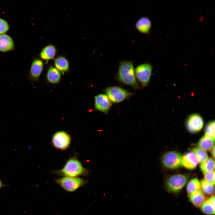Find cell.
I'll list each match as a JSON object with an SVG mask.
<instances>
[{"mask_svg": "<svg viewBox=\"0 0 215 215\" xmlns=\"http://www.w3.org/2000/svg\"><path fill=\"white\" fill-rule=\"evenodd\" d=\"M189 197L191 202L197 207H201L205 201V197L200 189L192 193Z\"/></svg>", "mask_w": 215, "mask_h": 215, "instance_id": "17", "label": "cell"}, {"mask_svg": "<svg viewBox=\"0 0 215 215\" xmlns=\"http://www.w3.org/2000/svg\"><path fill=\"white\" fill-rule=\"evenodd\" d=\"M61 77V72L56 67L51 66L48 68L46 78L49 82L52 84H57L60 82Z\"/></svg>", "mask_w": 215, "mask_h": 215, "instance_id": "15", "label": "cell"}, {"mask_svg": "<svg viewBox=\"0 0 215 215\" xmlns=\"http://www.w3.org/2000/svg\"><path fill=\"white\" fill-rule=\"evenodd\" d=\"M71 141V137L69 134L64 131H60L54 134L51 142L55 148L63 150L69 147Z\"/></svg>", "mask_w": 215, "mask_h": 215, "instance_id": "7", "label": "cell"}, {"mask_svg": "<svg viewBox=\"0 0 215 215\" xmlns=\"http://www.w3.org/2000/svg\"><path fill=\"white\" fill-rule=\"evenodd\" d=\"M9 29L8 22L4 19L0 18V35L5 33Z\"/></svg>", "mask_w": 215, "mask_h": 215, "instance_id": "26", "label": "cell"}, {"mask_svg": "<svg viewBox=\"0 0 215 215\" xmlns=\"http://www.w3.org/2000/svg\"><path fill=\"white\" fill-rule=\"evenodd\" d=\"M198 163V159L192 151L188 152L182 156L181 165L188 170H193L197 166Z\"/></svg>", "mask_w": 215, "mask_h": 215, "instance_id": "11", "label": "cell"}, {"mask_svg": "<svg viewBox=\"0 0 215 215\" xmlns=\"http://www.w3.org/2000/svg\"><path fill=\"white\" fill-rule=\"evenodd\" d=\"M55 181L65 190L69 192L75 191L88 182L87 180L79 177L68 176L56 179Z\"/></svg>", "mask_w": 215, "mask_h": 215, "instance_id": "3", "label": "cell"}, {"mask_svg": "<svg viewBox=\"0 0 215 215\" xmlns=\"http://www.w3.org/2000/svg\"><path fill=\"white\" fill-rule=\"evenodd\" d=\"M215 162L213 158H208L205 162L201 164L200 168L204 174L214 171Z\"/></svg>", "mask_w": 215, "mask_h": 215, "instance_id": "21", "label": "cell"}, {"mask_svg": "<svg viewBox=\"0 0 215 215\" xmlns=\"http://www.w3.org/2000/svg\"><path fill=\"white\" fill-rule=\"evenodd\" d=\"M117 77L122 84L130 86L135 89L139 88L135 69L131 61H123L120 62Z\"/></svg>", "mask_w": 215, "mask_h": 215, "instance_id": "1", "label": "cell"}, {"mask_svg": "<svg viewBox=\"0 0 215 215\" xmlns=\"http://www.w3.org/2000/svg\"><path fill=\"white\" fill-rule=\"evenodd\" d=\"M200 188V183L198 179L196 178L191 179L189 181L187 186V192L188 196Z\"/></svg>", "mask_w": 215, "mask_h": 215, "instance_id": "22", "label": "cell"}, {"mask_svg": "<svg viewBox=\"0 0 215 215\" xmlns=\"http://www.w3.org/2000/svg\"><path fill=\"white\" fill-rule=\"evenodd\" d=\"M215 121H212L206 125L205 129V134L215 139Z\"/></svg>", "mask_w": 215, "mask_h": 215, "instance_id": "25", "label": "cell"}, {"mask_svg": "<svg viewBox=\"0 0 215 215\" xmlns=\"http://www.w3.org/2000/svg\"><path fill=\"white\" fill-rule=\"evenodd\" d=\"M181 155L175 151H171L165 153L162 158L163 165L169 169H176L181 166Z\"/></svg>", "mask_w": 215, "mask_h": 215, "instance_id": "8", "label": "cell"}, {"mask_svg": "<svg viewBox=\"0 0 215 215\" xmlns=\"http://www.w3.org/2000/svg\"><path fill=\"white\" fill-rule=\"evenodd\" d=\"M44 64L42 61L36 59L32 62L30 70V76L31 79L38 81L43 69Z\"/></svg>", "mask_w": 215, "mask_h": 215, "instance_id": "12", "label": "cell"}, {"mask_svg": "<svg viewBox=\"0 0 215 215\" xmlns=\"http://www.w3.org/2000/svg\"><path fill=\"white\" fill-rule=\"evenodd\" d=\"M136 27L140 32L146 34H149L151 27L150 20L146 17H142L136 22Z\"/></svg>", "mask_w": 215, "mask_h": 215, "instance_id": "14", "label": "cell"}, {"mask_svg": "<svg viewBox=\"0 0 215 215\" xmlns=\"http://www.w3.org/2000/svg\"><path fill=\"white\" fill-rule=\"evenodd\" d=\"M204 180L214 185V171L204 174Z\"/></svg>", "mask_w": 215, "mask_h": 215, "instance_id": "27", "label": "cell"}, {"mask_svg": "<svg viewBox=\"0 0 215 215\" xmlns=\"http://www.w3.org/2000/svg\"><path fill=\"white\" fill-rule=\"evenodd\" d=\"M214 141L215 139L205 134L199 140L197 146L199 148L205 151H209L214 146Z\"/></svg>", "mask_w": 215, "mask_h": 215, "instance_id": "16", "label": "cell"}, {"mask_svg": "<svg viewBox=\"0 0 215 215\" xmlns=\"http://www.w3.org/2000/svg\"><path fill=\"white\" fill-rule=\"evenodd\" d=\"M112 105V102L106 94L101 93L95 96L94 107L96 110L107 114Z\"/></svg>", "mask_w": 215, "mask_h": 215, "instance_id": "10", "label": "cell"}, {"mask_svg": "<svg viewBox=\"0 0 215 215\" xmlns=\"http://www.w3.org/2000/svg\"><path fill=\"white\" fill-rule=\"evenodd\" d=\"M201 209L203 212L207 215L214 214L215 203L214 195L205 201L201 206Z\"/></svg>", "mask_w": 215, "mask_h": 215, "instance_id": "18", "label": "cell"}, {"mask_svg": "<svg viewBox=\"0 0 215 215\" xmlns=\"http://www.w3.org/2000/svg\"><path fill=\"white\" fill-rule=\"evenodd\" d=\"M14 48L13 41L10 36L5 33L0 35V52L9 51Z\"/></svg>", "mask_w": 215, "mask_h": 215, "instance_id": "13", "label": "cell"}, {"mask_svg": "<svg viewBox=\"0 0 215 215\" xmlns=\"http://www.w3.org/2000/svg\"><path fill=\"white\" fill-rule=\"evenodd\" d=\"M201 189L203 193L208 195H213L214 193V185L206 181L202 180L200 182Z\"/></svg>", "mask_w": 215, "mask_h": 215, "instance_id": "23", "label": "cell"}, {"mask_svg": "<svg viewBox=\"0 0 215 215\" xmlns=\"http://www.w3.org/2000/svg\"><path fill=\"white\" fill-rule=\"evenodd\" d=\"M56 53L55 47L52 45H49L45 47L41 50L40 56L41 59L48 60L53 59Z\"/></svg>", "mask_w": 215, "mask_h": 215, "instance_id": "19", "label": "cell"}, {"mask_svg": "<svg viewBox=\"0 0 215 215\" xmlns=\"http://www.w3.org/2000/svg\"><path fill=\"white\" fill-rule=\"evenodd\" d=\"M106 95L112 102H121L133 95V93L118 86L109 87L105 90Z\"/></svg>", "mask_w": 215, "mask_h": 215, "instance_id": "5", "label": "cell"}, {"mask_svg": "<svg viewBox=\"0 0 215 215\" xmlns=\"http://www.w3.org/2000/svg\"><path fill=\"white\" fill-rule=\"evenodd\" d=\"M191 151L195 154L200 164L203 163L208 158V155L206 151L200 148H193Z\"/></svg>", "mask_w": 215, "mask_h": 215, "instance_id": "24", "label": "cell"}, {"mask_svg": "<svg viewBox=\"0 0 215 215\" xmlns=\"http://www.w3.org/2000/svg\"><path fill=\"white\" fill-rule=\"evenodd\" d=\"M153 70V67L150 63H145L138 65L135 69L136 79L140 83L143 88L149 84Z\"/></svg>", "mask_w": 215, "mask_h": 215, "instance_id": "6", "label": "cell"}, {"mask_svg": "<svg viewBox=\"0 0 215 215\" xmlns=\"http://www.w3.org/2000/svg\"><path fill=\"white\" fill-rule=\"evenodd\" d=\"M211 150V154L213 157V158H214L215 157V147L214 146L212 148Z\"/></svg>", "mask_w": 215, "mask_h": 215, "instance_id": "28", "label": "cell"}, {"mask_svg": "<svg viewBox=\"0 0 215 215\" xmlns=\"http://www.w3.org/2000/svg\"><path fill=\"white\" fill-rule=\"evenodd\" d=\"M188 176L184 174L172 175L166 179L165 185L169 191L176 193L179 192L186 184Z\"/></svg>", "mask_w": 215, "mask_h": 215, "instance_id": "4", "label": "cell"}, {"mask_svg": "<svg viewBox=\"0 0 215 215\" xmlns=\"http://www.w3.org/2000/svg\"><path fill=\"white\" fill-rule=\"evenodd\" d=\"M90 172L75 156L70 158L62 169L53 171L55 174L59 176L72 177L87 176Z\"/></svg>", "mask_w": 215, "mask_h": 215, "instance_id": "2", "label": "cell"}, {"mask_svg": "<svg viewBox=\"0 0 215 215\" xmlns=\"http://www.w3.org/2000/svg\"><path fill=\"white\" fill-rule=\"evenodd\" d=\"M55 67L61 72H66L69 70V64L67 59L65 57L60 56L57 58L54 61Z\"/></svg>", "mask_w": 215, "mask_h": 215, "instance_id": "20", "label": "cell"}, {"mask_svg": "<svg viewBox=\"0 0 215 215\" xmlns=\"http://www.w3.org/2000/svg\"><path fill=\"white\" fill-rule=\"evenodd\" d=\"M5 185L2 182L0 179V189L4 186Z\"/></svg>", "mask_w": 215, "mask_h": 215, "instance_id": "29", "label": "cell"}, {"mask_svg": "<svg viewBox=\"0 0 215 215\" xmlns=\"http://www.w3.org/2000/svg\"><path fill=\"white\" fill-rule=\"evenodd\" d=\"M185 125L186 128L189 132L195 133L202 129L204 121L200 115L197 113H194L189 115L187 118Z\"/></svg>", "mask_w": 215, "mask_h": 215, "instance_id": "9", "label": "cell"}]
</instances>
